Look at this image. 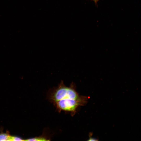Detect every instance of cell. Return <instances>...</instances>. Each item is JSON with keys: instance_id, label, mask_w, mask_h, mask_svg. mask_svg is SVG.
<instances>
[{"instance_id": "cell-1", "label": "cell", "mask_w": 141, "mask_h": 141, "mask_svg": "<svg viewBox=\"0 0 141 141\" xmlns=\"http://www.w3.org/2000/svg\"><path fill=\"white\" fill-rule=\"evenodd\" d=\"M74 83L66 86L62 80L57 86L52 89L49 98L59 111L70 112L74 114L77 108L86 103V97L79 95L76 90Z\"/></svg>"}, {"instance_id": "cell-2", "label": "cell", "mask_w": 141, "mask_h": 141, "mask_svg": "<svg viewBox=\"0 0 141 141\" xmlns=\"http://www.w3.org/2000/svg\"><path fill=\"white\" fill-rule=\"evenodd\" d=\"M10 136L8 132L5 133L1 132L0 133V141H9Z\"/></svg>"}, {"instance_id": "cell-3", "label": "cell", "mask_w": 141, "mask_h": 141, "mask_svg": "<svg viewBox=\"0 0 141 141\" xmlns=\"http://www.w3.org/2000/svg\"><path fill=\"white\" fill-rule=\"evenodd\" d=\"M25 141H49L50 140L45 136H41L38 137H36L34 138L28 139L25 140Z\"/></svg>"}, {"instance_id": "cell-4", "label": "cell", "mask_w": 141, "mask_h": 141, "mask_svg": "<svg viewBox=\"0 0 141 141\" xmlns=\"http://www.w3.org/2000/svg\"><path fill=\"white\" fill-rule=\"evenodd\" d=\"M24 140L23 139L20 137L15 136H11L10 137L9 141H24Z\"/></svg>"}, {"instance_id": "cell-5", "label": "cell", "mask_w": 141, "mask_h": 141, "mask_svg": "<svg viewBox=\"0 0 141 141\" xmlns=\"http://www.w3.org/2000/svg\"><path fill=\"white\" fill-rule=\"evenodd\" d=\"M88 141H97L98 140L97 139L91 137H90L89 139L88 140Z\"/></svg>"}, {"instance_id": "cell-6", "label": "cell", "mask_w": 141, "mask_h": 141, "mask_svg": "<svg viewBox=\"0 0 141 141\" xmlns=\"http://www.w3.org/2000/svg\"><path fill=\"white\" fill-rule=\"evenodd\" d=\"M93 1L96 5H97V3L100 0H90Z\"/></svg>"}]
</instances>
